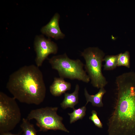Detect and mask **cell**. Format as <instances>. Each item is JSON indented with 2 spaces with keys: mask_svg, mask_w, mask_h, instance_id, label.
Instances as JSON below:
<instances>
[{
  "mask_svg": "<svg viewBox=\"0 0 135 135\" xmlns=\"http://www.w3.org/2000/svg\"><path fill=\"white\" fill-rule=\"evenodd\" d=\"M115 82L116 98L108 135H135V78L123 73Z\"/></svg>",
  "mask_w": 135,
  "mask_h": 135,
  "instance_id": "1",
  "label": "cell"
},
{
  "mask_svg": "<svg viewBox=\"0 0 135 135\" xmlns=\"http://www.w3.org/2000/svg\"><path fill=\"white\" fill-rule=\"evenodd\" d=\"M118 54L115 55H107L103 59L105 63L104 65L105 70H111L115 68L117 66Z\"/></svg>",
  "mask_w": 135,
  "mask_h": 135,
  "instance_id": "14",
  "label": "cell"
},
{
  "mask_svg": "<svg viewBox=\"0 0 135 135\" xmlns=\"http://www.w3.org/2000/svg\"><path fill=\"white\" fill-rule=\"evenodd\" d=\"M6 88L14 98L22 103L38 105L46 96L42 73L34 64L23 66L11 74Z\"/></svg>",
  "mask_w": 135,
  "mask_h": 135,
  "instance_id": "2",
  "label": "cell"
},
{
  "mask_svg": "<svg viewBox=\"0 0 135 135\" xmlns=\"http://www.w3.org/2000/svg\"><path fill=\"white\" fill-rule=\"evenodd\" d=\"M130 56L129 52L126 51L124 53L118 54L117 66L130 67Z\"/></svg>",
  "mask_w": 135,
  "mask_h": 135,
  "instance_id": "15",
  "label": "cell"
},
{
  "mask_svg": "<svg viewBox=\"0 0 135 135\" xmlns=\"http://www.w3.org/2000/svg\"><path fill=\"white\" fill-rule=\"evenodd\" d=\"M60 18L59 14L57 12L55 13L49 22L44 26L46 28L60 27L59 24Z\"/></svg>",
  "mask_w": 135,
  "mask_h": 135,
  "instance_id": "16",
  "label": "cell"
},
{
  "mask_svg": "<svg viewBox=\"0 0 135 135\" xmlns=\"http://www.w3.org/2000/svg\"><path fill=\"white\" fill-rule=\"evenodd\" d=\"M57 107H46L32 110L26 119L30 121L35 119L40 131L60 130L69 132L62 122L63 118L57 113Z\"/></svg>",
  "mask_w": 135,
  "mask_h": 135,
  "instance_id": "5",
  "label": "cell"
},
{
  "mask_svg": "<svg viewBox=\"0 0 135 135\" xmlns=\"http://www.w3.org/2000/svg\"><path fill=\"white\" fill-rule=\"evenodd\" d=\"M71 87V84L65 81L64 78L55 77L52 83L50 86V90L52 95L58 96L70 90Z\"/></svg>",
  "mask_w": 135,
  "mask_h": 135,
  "instance_id": "8",
  "label": "cell"
},
{
  "mask_svg": "<svg viewBox=\"0 0 135 135\" xmlns=\"http://www.w3.org/2000/svg\"><path fill=\"white\" fill-rule=\"evenodd\" d=\"M21 119L20 110L16 99L0 92V134L13 130Z\"/></svg>",
  "mask_w": 135,
  "mask_h": 135,
  "instance_id": "6",
  "label": "cell"
},
{
  "mask_svg": "<svg viewBox=\"0 0 135 135\" xmlns=\"http://www.w3.org/2000/svg\"><path fill=\"white\" fill-rule=\"evenodd\" d=\"M84 96L86 101V106L89 102H90L94 106L100 107L103 106L102 98L103 96L106 92L104 88H100L98 92L94 95L89 94L86 88H84Z\"/></svg>",
  "mask_w": 135,
  "mask_h": 135,
  "instance_id": "10",
  "label": "cell"
},
{
  "mask_svg": "<svg viewBox=\"0 0 135 135\" xmlns=\"http://www.w3.org/2000/svg\"><path fill=\"white\" fill-rule=\"evenodd\" d=\"M81 55L85 60V71L92 86L98 88H104L108 83L102 72L104 53L98 47H89L81 52Z\"/></svg>",
  "mask_w": 135,
  "mask_h": 135,
  "instance_id": "4",
  "label": "cell"
},
{
  "mask_svg": "<svg viewBox=\"0 0 135 135\" xmlns=\"http://www.w3.org/2000/svg\"><path fill=\"white\" fill-rule=\"evenodd\" d=\"M40 32L48 38H51L56 40L63 39L65 36L60 27L46 28L44 26L41 29Z\"/></svg>",
  "mask_w": 135,
  "mask_h": 135,
  "instance_id": "11",
  "label": "cell"
},
{
  "mask_svg": "<svg viewBox=\"0 0 135 135\" xmlns=\"http://www.w3.org/2000/svg\"><path fill=\"white\" fill-rule=\"evenodd\" d=\"M80 89L79 85L77 84L75 86L74 90L72 93H65L64 98L60 103L61 107L64 109L70 108L74 109V106L78 102V93Z\"/></svg>",
  "mask_w": 135,
  "mask_h": 135,
  "instance_id": "9",
  "label": "cell"
},
{
  "mask_svg": "<svg viewBox=\"0 0 135 135\" xmlns=\"http://www.w3.org/2000/svg\"><path fill=\"white\" fill-rule=\"evenodd\" d=\"M73 111L71 113H68L70 116V123L72 124L80 119H82L86 114V106L78 109H73Z\"/></svg>",
  "mask_w": 135,
  "mask_h": 135,
  "instance_id": "13",
  "label": "cell"
},
{
  "mask_svg": "<svg viewBox=\"0 0 135 135\" xmlns=\"http://www.w3.org/2000/svg\"><path fill=\"white\" fill-rule=\"evenodd\" d=\"M92 115L89 117V119L92 121L95 125L100 128H103V124L97 115V112L95 110L92 111Z\"/></svg>",
  "mask_w": 135,
  "mask_h": 135,
  "instance_id": "17",
  "label": "cell"
},
{
  "mask_svg": "<svg viewBox=\"0 0 135 135\" xmlns=\"http://www.w3.org/2000/svg\"><path fill=\"white\" fill-rule=\"evenodd\" d=\"M34 48L36 54L35 62L38 67L41 66L50 54H56L58 48L57 44L50 38H47L42 35H37L34 42Z\"/></svg>",
  "mask_w": 135,
  "mask_h": 135,
  "instance_id": "7",
  "label": "cell"
},
{
  "mask_svg": "<svg viewBox=\"0 0 135 135\" xmlns=\"http://www.w3.org/2000/svg\"><path fill=\"white\" fill-rule=\"evenodd\" d=\"M48 60L52 68L58 71L60 77L77 80L86 83L90 80L84 69V65L79 59H70L64 53L53 56Z\"/></svg>",
  "mask_w": 135,
  "mask_h": 135,
  "instance_id": "3",
  "label": "cell"
},
{
  "mask_svg": "<svg viewBox=\"0 0 135 135\" xmlns=\"http://www.w3.org/2000/svg\"><path fill=\"white\" fill-rule=\"evenodd\" d=\"M26 118H23L20 127L22 132V135H37V131L34 125Z\"/></svg>",
  "mask_w": 135,
  "mask_h": 135,
  "instance_id": "12",
  "label": "cell"
},
{
  "mask_svg": "<svg viewBox=\"0 0 135 135\" xmlns=\"http://www.w3.org/2000/svg\"><path fill=\"white\" fill-rule=\"evenodd\" d=\"M0 135H20V133L14 134L9 132L1 133Z\"/></svg>",
  "mask_w": 135,
  "mask_h": 135,
  "instance_id": "18",
  "label": "cell"
}]
</instances>
